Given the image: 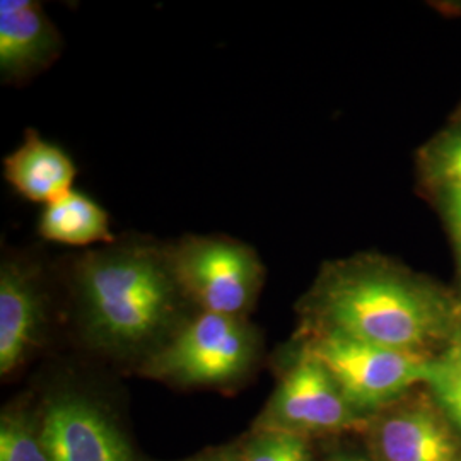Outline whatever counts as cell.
<instances>
[{"mask_svg": "<svg viewBox=\"0 0 461 461\" xmlns=\"http://www.w3.org/2000/svg\"><path fill=\"white\" fill-rule=\"evenodd\" d=\"M62 296L81 340L139 369L197 313L176 279L169 241L127 232L57 260Z\"/></svg>", "mask_w": 461, "mask_h": 461, "instance_id": "obj_1", "label": "cell"}, {"mask_svg": "<svg viewBox=\"0 0 461 461\" xmlns=\"http://www.w3.org/2000/svg\"><path fill=\"white\" fill-rule=\"evenodd\" d=\"M308 333H333L407 352L445 339L453 310L445 299L371 258L329 267L306 297Z\"/></svg>", "mask_w": 461, "mask_h": 461, "instance_id": "obj_2", "label": "cell"}, {"mask_svg": "<svg viewBox=\"0 0 461 461\" xmlns=\"http://www.w3.org/2000/svg\"><path fill=\"white\" fill-rule=\"evenodd\" d=\"M262 356L248 318L197 312L137 371L182 388H228L247 379Z\"/></svg>", "mask_w": 461, "mask_h": 461, "instance_id": "obj_3", "label": "cell"}, {"mask_svg": "<svg viewBox=\"0 0 461 461\" xmlns=\"http://www.w3.org/2000/svg\"><path fill=\"white\" fill-rule=\"evenodd\" d=\"M185 296L197 312L248 318L264 291L267 268L258 251L228 234H185L169 241Z\"/></svg>", "mask_w": 461, "mask_h": 461, "instance_id": "obj_4", "label": "cell"}, {"mask_svg": "<svg viewBox=\"0 0 461 461\" xmlns=\"http://www.w3.org/2000/svg\"><path fill=\"white\" fill-rule=\"evenodd\" d=\"M62 294L57 260L34 248H4L0 257V376L13 378L50 339Z\"/></svg>", "mask_w": 461, "mask_h": 461, "instance_id": "obj_5", "label": "cell"}, {"mask_svg": "<svg viewBox=\"0 0 461 461\" xmlns=\"http://www.w3.org/2000/svg\"><path fill=\"white\" fill-rule=\"evenodd\" d=\"M303 347L335 379L347 400L369 417L428 383L432 359L422 352L375 346L333 333H308Z\"/></svg>", "mask_w": 461, "mask_h": 461, "instance_id": "obj_6", "label": "cell"}, {"mask_svg": "<svg viewBox=\"0 0 461 461\" xmlns=\"http://www.w3.org/2000/svg\"><path fill=\"white\" fill-rule=\"evenodd\" d=\"M373 417L359 412L329 371L301 346L282 367L277 386L253 430L313 436L346 430L366 432Z\"/></svg>", "mask_w": 461, "mask_h": 461, "instance_id": "obj_7", "label": "cell"}, {"mask_svg": "<svg viewBox=\"0 0 461 461\" xmlns=\"http://www.w3.org/2000/svg\"><path fill=\"white\" fill-rule=\"evenodd\" d=\"M40 413L50 460L135 461L132 446L113 415L83 388H50Z\"/></svg>", "mask_w": 461, "mask_h": 461, "instance_id": "obj_8", "label": "cell"}, {"mask_svg": "<svg viewBox=\"0 0 461 461\" xmlns=\"http://www.w3.org/2000/svg\"><path fill=\"white\" fill-rule=\"evenodd\" d=\"M373 461H461V434L438 403L386 407L367 428Z\"/></svg>", "mask_w": 461, "mask_h": 461, "instance_id": "obj_9", "label": "cell"}, {"mask_svg": "<svg viewBox=\"0 0 461 461\" xmlns=\"http://www.w3.org/2000/svg\"><path fill=\"white\" fill-rule=\"evenodd\" d=\"M64 51V38L36 0L0 2V79L26 86L53 66Z\"/></svg>", "mask_w": 461, "mask_h": 461, "instance_id": "obj_10", "label": "cell"}, {"mask_svg": "<svg viewBox=\"0 0 461 461\" xmlns=\"http://www.w3.org/2000/svg\"><path fill=\"white\" fill-rule=\"evenodd\" d=\"M4 178L19 197L47 205L74 190L77 166L60 146L26 129L19 146L4 158Z\"/></svg>", "mask_w": 461, "mask_h": 461, "instance_id": "obj_11", "label": "cell"}, {"mask_svg": "<svg viewBox=\"0 0 461 461\" xmlns=\"http://www.w3.org/2000/svg\"><path fill=\"white\" fill-rule=\"evenodd\" d=\"M38 234L49 243L79 249L110 245L116 240L106 209L79 190H70L43 205Z\"/></svg>", "mask_w": 461, "mask_h": 461, "instance_id": "obj_12", "label": "cell"}, {"mask_svg": "<svg viewBox=\"0 0 461 461\" xmlns=\"http://www.w3.org/2000/svg\"><path fill=\"white\" fill-rule=\"evenodd\" d=\"M0 461H51L40 409L17 402L0 415Z\"/></svg>", "mask_w": 461, "mask_h": 461, "instance_id": "obj_13", "label": "cell"}, {"mask_svg": "<svg viewBox=\"0 0 461 461\" xmlns=\"http://www.w3.org/2000/svg\"><path fill=\"white\" fill-rule=\"evenodd\" d=\"M240 461H314V458L308 438L274 430H253L251 438L240 449Z\"/></svg>", "mask_w": 461, "mask_h": 461, "instance_id": "obj_14", "label": "cell"}, {"mask_svg": "<svg viewBox=\"0 0 461 461\" xmlns=\"http://www.w3.org/2000/svg\"><path fill=\"white\" fill-rule=\"evenodd\" d=\"M428 384L439 409L461 434V364L445 357L434 361Z\"/></svg>", "mask_w": 461, "mask_h": 461, "instance_id": "obj_15", "label": "cell"}, {"mask_svg": "<svg viewBox=\"0 0 461 461\" xmlns=\"http://www.w3.org/2000/svg\"><path fill=\"white\" fill-rule=\"evenodd\" d=\"M430 171L447 195H461V132L439 140L430 154Z\"/></svg>", "mask_w": 461, "mask_h": 461, "instance_id": "obj_16", "label": "cell"}, {"mask_svg": "<svg viewBox=\"0 0 461 461\" xmlns=\"http://www.w3.org/2000/svg\"><path fill=\"white\" fill-rule=\"evenodd\" d=\"M447 219L461 265V195H447Z\"/></svg>", "mask_w": 461, "mask_h": 461, "instance_id": "obj_17", "label": "cell"}, {"mask_svg": "<svg viewBox=\"0 0 461 461\" xmlns=\"http://www.w3.org/2000/svg\"><path fill=\"white\" fill-rule=\"evenodd\" d=\"M445 359H449L453 363L461 364V325L458 329L455 330L451 342H449V348L445 354Z\"/></svg>", "mask_w": 461, "mask_h": 461, "instance_id": "obj_18", "label": "cell"}, {"mask_svg": "<svg viewBox=\"0 0 461 461\" xmlns=\"http://www.w3.org/2000/svg\"><path fill=\"white\" fill-rule=\"evenodd\" d=\"M330 461H373L364 455L359 453H354V451H340V453H335Z\"/></svg>", "mask_w": 461, "mask_h": 461, "instance_id": "obj_19", "label": "cell"}, {"mask_svg": "<svg viewBox=\"0 0 461 461\" xmlns=\"http://www.w3.org/2000/svg\"><path fill=\"white\" fill-rule=\"evenodd\" d=\"M200 461H240V453L234 451H222V453H215L209 458H203Z\"/></svg>", "mask_w": 461, "mask_h": 461, "instance_id": "obj_20", "label": "cell"}]
</instances>
